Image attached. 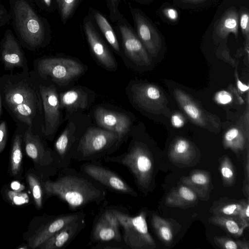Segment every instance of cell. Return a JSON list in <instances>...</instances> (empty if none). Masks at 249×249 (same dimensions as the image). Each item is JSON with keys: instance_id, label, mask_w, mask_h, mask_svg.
I'll return each mask as SVG.
<instances>
[{"instance_id": "obj_1", "label": "cell", "mask_w": 249, "mask_h": 249, "mask_svg": "<svg viewBox=\"0 0 249 249\" xmlns=\"http://www.w3.org/2000/svg\"><path fill=\"white\" fill-rule=\"evenodd\" d=\"M39 85L27 71L0 76L2 103L7 111L16 122L33 129L42 109Z\"/></svg>"}, {"instance_id": "obj_2", "label": "cell", "mask_w": 249, "mask_h": 249, "mask_svg": "<svg viewBox=\"0 0 249 249\" xmlns=\"http://www.w3.org/2000/svg\"><path fill=\"white\" fill-rule=\"evenodd\" d=\"M42 184L45 195L57 197L75 212L90 204H100L107 195L100 184L70 167L60 169L55 180L48 179Z\"/></svg>"}, {"instance_id": "obj_3", "label": "cell", "mask_w": 249, "mask_h": 249, "mask_svg": "<svg viewBox=\"0 0 249 249\" xmlns=\"http://www.w3.org/2000/svg\"><path fill=\"white\" fill-rule=\"evenodd\" d=\"M121 142L115 132L89 128L80 138L73 160L97 162L112 154Z\"/></svg>"}, {"instance_id": "obj_4", "label": "cell", "mask_w": 249, "mask_h": 249, "mask_svg": "<svg viewBox=\"0 0 249 249\" xmlns=\"http://www.w3.org/2000/svg\"><path fill=\"white\" fill-rule=\"evenodd\" d=\"M108 208L123 229V240L127 247L132 249H147L152 247L153 240L148 231L144 211L132 216L124 208L114 206Z\"/></svg>"}, {"instance_id": "obj_5", "label": "cell", "mask_w": 249, "mask_h": 249, "mask_svg": "<svg viewBox=\"0 0 249 249\" xmlns=\"http://www.w3.org/2000/svg\"><path fill=\"white\" fill-rule=\"evenodd\" d=\"M103 160L125 167L133 176L139 189L148 187L152 162L147 150L141 143L135 142L123 154L107 156Z\"/></svg>"}, {"instance_id": "obj_6", "label": "cell", "mask_w": 249, "mask_h": 249, "mask_svg": "<svg viewBox=\"0 0 249 249\" xmlns=\"http://www.w3.org/2000/svg\"><path fill=\"white\" fill-rule=\"evenodd\" d=\"M16 29L21 39L31 47L41 44L44 38L43 22L26 0H16L13 5Z\"/></svg>"}, {"instance_id": "obj_7", "label": "cell", "mask_w": 249, "mask_h": 249, "mask_svg": "<svg viewBox=\"0 0 249 249\" xmlns=\"http://www.w3.org/2000/svg\"><path fill=\"white\" fill-rule=\"evenodd\" d=\"M37 69L42 78H49L59 83L69 82L84 71L83 66L76 61L61 57L41 59L37 63Z\"/></svg>"}, {"instance_id": "obj_8", "label": "cell", "mask_w": 249, "mask_h": 249, "mask_svg": "<svg viewBox=\"0 0 249 249\" xmlns=\"http://www.w3.org/2000/svg\"><path fill=\"white\" fill-rule=\"evenodd\" d=\"M80 172L106 189L117 194L137 196L133 189L119 175L97 161H87L80 166Z\"/></svg>"}, {"instance_id": "obj_9", "label": "cell", "mask_w": 249, "mask_h": 249, "mask_svg": "<svg viewBox=\"0 0 249 249\" xmlns=\"http://www.w3.org/2000/svg\"><path fill=\"white\" fill-rule=\"evenodd\" d=\"M25 152L34 162L43 169L47 175L53 176L59 170L58 163L53 151L46 146L40 138L33 133L31 127H28L23 136Z\"/></svg>"}, {"instance_id": "obj_10", "label": "cell", "mask_w": 249, "mask_h": 249, "mask_svg": "<svg viewBox=\"0 0 249 249\" xmlns=\"http://www.w3.org/2000/svg\"><path fill=\"white\" fill-rule=\"evenodd\" d=\"M39 91L44 112L42 132L50 140L54 135L60 123L59 96L54 85H39Z\"/></svg>"}, {"instance_id": "obj_11", "label": "cell", "mask_w": 249, "mask_h": 249, "mask_svg": "<svg viewBox=\"0 0 249 249\" xmlns=\"http://www.w3.org/2000/svg\"><path fill=\"white\" fill-rule=\"evenodd\" d=\"M120 225L108 207L104 209L99 213L93 225L90 240L93 243L111 241L120 242L122 236Z\"/></svg>"}, {"instance_id": "obj_12", "label": "cell", "mask_w": 249, "mask_h": 249, "mask_svg": "<svg viewBox=\"0 0 249 249\" xmlns=\"http://www.w3.org/2000/svg\"><path fill=\"white\" fill-rule=\"evenodd\" d=\"M86 213L78 211L72 213L62 214L52 217L41 226L28 240L29 247L35 249L70 223L86 217Z\"/></svg>"}, {"instance_id": "obj_13", "label": "cell", "mask_w": 249, "mask_h": 249, "mask_svg": "<svg viewBox=\"0 0 249 249\" xmlns=\"http://www.w3.org/2000/svg\"><path fill=\"white\" fill-rule=\"evenodd\" d=\"M75 130V125L71 122L54 143V152L59 170L69 167L73 160L78 144L74 135Z\"/></svg>"}, {"instance_id": "obj_14", "label": "cell", "mask_w": 249, "mask_h": 249, "mask_svg": "<svg viewBox=\"0 0 249 249\" xmlns=\"http://www.w3.org/2000/svg\"><path fill=\"white\" fill-rule=\"evenodd\" d=\"M94 117L99 125L116 133L121 141L129 131L131 121L124 114L98 107L95 110Z\"/></svg>"}, {"instance_id": "obj_15", "label": "cell", "mask_w": 249, "mask_h": 249, "mask_svg": "<svg viewBox=\"0 0 249 249\" xmlns=\"http://www.w3.org/2000/svg\"><path fill=\"white\" fill-rule=\"evenodd\" d=\"M119 29L123 48L127 57L138 65L148 64L149 58L145 48L132 29L125 23L120 24Z\"/></svg>"}, {"instance_id": "obj_16", "label": "cell", "mask_w": 249, "mask_h": 249, "mask_svg": "<svg viewBox=\"0 0 249 249\" xmlns=\"http://www.w3.org/2000/svg\"><path fill=\"white\" fill-rule=\"evenodd\" d=\"M132 12L140 40L149 53H156L161 46L159 32L138 10L134 9Z\"/></svg>"}, {"instance_id": "obj_17", "label": "cell", "mask_w": 249, "mask_h": 249, "mask_svg": "<svg viewBox=\"0 0 249 249\" xmlns=\"http://www.w3.org/2000/svg\"><path fill=\"white\" fill-rule=\"evenodd\" d=\"M84 30L89 47L96 58L105 68L115 69L117 67L115 60L90 21L84 22Z\"/></svg>"}, {"instance_id": "obj_18", "label": "cell", "mask_w": 249, "mask_h": 249, "mask_svg": "<svg viewBox=\"0 0 249 249\" xmlns=\"http://www.w3.org/2000/svg\"><path fill=\"white\" fill-rule=\"evenodd\" d=\"M86 226L85 217L73 221L41 244L40 249H60L65 248Z\"/></svg>"}, {"instance_id": "obj_19", "label": "cell", "mask_w": 249, "mask_h": 249, "mask_svg": "<svg viewBox=\"0 0 249 249\" xmlns=\"http://www.w3.org/2000/svg\"><path fill=\"white\" fill-rule=\"evenodd\" d=\"M1 57L5 68L8 69L15 67L23 69L26 64V60L21 48L9 30L6 31L2 44Z\"/></svg>"}, {"instance_id": "obj_20", "label": "cell", "mask_w": 249, "mask_h": 249, "mask_svg": "<svg viewBox=\"0 0 249 249\" xmlns=\"http://www.w3.org/2000/svg\"><path fill=\"white\" fill-rule=\"evenodd\" d=\"M23 136L15 133L13 138L10 154L9 171L10 175L15 178H21L23 155L22 142Z\"/></svg>"}, {"instance_id": "obj_21", "label": "cell", "mask_w": 249, "mask_h": 249, "mask_svg": "<svg viewBox=\"0 0 249 249\" xmlns=\"http://www.w3.org/2000/svg\"><path fill=\"white\" fill-rule=\"evenodd\" d=\"M59 99L60 107L68 110L84 109L88 105V95L80 89H72L63 92Z\"/></svg>"}, {"instance_id": "obj_22", "label": "cell", "mask_w": 249, "mask_h": 249, "mask_svg": "<svg viewBox=\"0 0 249 249\" xmlns=\"http://www.w3.org/2000/svg\"><path fill=\"white\" fill-rule=\"evenodd\" d=\"M239 16L235 9H228L220 19L215 28V33L221 38L226 37L230 33L238 34Z\"/></svg>"}, {"instance_id": "obj_23", "label": "cell", "mask_w": 249, "mask_h": 249, "mask_svg": "<svg viewBox=\"0 0 249 249\" xmlns=\"http://www.w3.org/2000/svg\"><path fill=\"white\" fill-rule=\"evenodd\" d=\"M94 16L98 26L106 40L117 52H120V47L115 32L107 19L101 13L94 12Z\"/></svg>"}, {"instance_id": "obj_24", "label": "cell", "mask_w": 249, "mask_h": 249, "mask_svg": "<svg viewBox=\"0 0 249 249\" xmlns=\"http://www.w3.org/2000/svg\"><path fill=\"white\" fill-rule=\"evenodd\" d=\"M26 179L31 190L34 201L37 209L42 208L43 199V189L40 178L34 173H28Z\"/></svg>"}, {"instance_id": "obj_25", "label": "cell", "mask_w": 249, "mask_h": 249, "mask_svg": "<svg viewBox=\"0 0 249 249\" xmlns=\"http://www.w3.org/2000/svg\"><path fill=\"white\" fill-rule=\"evenodd\" d=\"M177 95L182 108L189 117L195 122L202 124L203 122L202 112L200 108L183 93L178 92Z\"/></svg>"}, {"instance_id": "obj_26", "label": "cell", "mask_w": 249, "mask_h": 249, "mask_svg": "<svg viewBox=\"0 0 249 249\" xmlns=\"http://www.w3.org/2000/svg\"><path fill=\"white\" fill-rule=\"evenodd\" d=\"M79 0H63L60 7L61 18L64 22L70 17Z\"/></svg>"}, {"instance_id": "obj_27", "label": "cell", "mask_w": 249, "mask_h": 249, "mask_svg": "<svg viewBox=\"0 0 249 249\" xmlns=\"http://www.w3.org/2000/svg\"><path fill=\"white\" fill-rule=\"evenodd\" d=\"M8 199L16 205H22L28 201L29 198L25 193L16 191H9L6 195Z\"/></svg>"}, {"instance_id": "obj_28", "label": "cell", "mask_w": 249, "mask_h": 249, "mask_svg": "<svg viewBox=\"0 0 249 249\" xmlns=\"http://www.w3.org/2000/svg\"><path fill=\"white\" fill-rule=\"evenodd\" d=\"M8 137V131L6 123L2 121L0 124V154L5 149Z\"/></svg>"}, {"instance_id": "obj_29", "label": "cell", "mask_w": 249, "mask_h": 249, "mask_svg": "<svg viewBox=\"0 0 249 249\" xmlns=\"http://www.w3.org/2000/svg\"><path fill=\"white\" fill-rule=\"evenodd\" d=\"M249 16L248 13L244 12L239 18V24L243 33L248 37L249 31Z\"/></svg>"}, {"instance_id": "obj_30", "label": "cell", "mask_w": 249, "mask_h": 249, "mask_svg": "<svg viewBox=\"0 0 249 249\" xmlns=\"http://www.w3.org/2000/svg\"><path fill=\"white\" fill-rule=\"evenodd\" d=\"M216 102L222 105L229 104L232 100L231 95L227 91L222 90L217 92L215 96Z\"/></svg>"}, {"instance_id": "obj_31", "label": "cell", "mask_w": 249, "mask_h": 249, "mask_svg": "<svg viewBox=\"0 0 249 249\" xmlns=\"http://www.w3.org/2000/svg\"><path fill=\"white\" fill-rule=\"evenodd\" d=\"M225 226L227 230L231 233L236 234L240 231L239 225L232 220H227L225 221Z\"/></svg>"}, {"instance_id": "obj_32", "label": "cell", "mask_w": 249, "mask_h": 249, "mask_svg": "<svg viewBox=\"0 0 249 249\" xmlns=\"http://www.w3.org/2000/svg\"><path fill=\"white\" fill-rule=\"evenodd\" d=\"M181 196L185 199L192 201L195 199L194 194L188 188L182 186L179 189Z\"/></svg>"}, {"instance_id": "obj_33", "label": "cell", "mask_w": 249, "mask_h": 249, "mask_svg": "<svg viewBox=\"0 0 249 249\" xmlns=\"http://www.w3.org/2000/svg\"><path fill=\"white\" fill-rule=\"evenodd\" d=\"M189 147L188 142L184 140H180L176 144L175 151L179 153L182 154L186 151Z\"/></svg>"}, {"instance_id": "obj_34", "label": "cell", "mask_w": 249, "mask_h": 249, "mask_svg": "<svg viewBox=\"0 0 249 249\" xmlns=\"http://www.w3.org/2000/svg\"><path fill=\"white\" fill-rule=\"evenodd\" d=\"M163 13L167 18L172 21H175L178 18L177 11L172 7H168L164 9Z\"/></svg>"}, {"instance_id": "obj_35", "label": "cell", "mask_w": 249, "mask_h": 249, "mask_svg": "<svg viewBox=\"0 0 249 249\" xmlns=\"http://www.w3.org/2000/svg\"><path fill=\"white\" fill-rule=\"evenodd\" d=\"M108 4H109L110 17L116 18L118 16V6L120 0H108Z\"/></svg>"}, {"instance_id": "obj_36", "label": "cell", "mask_w": 249, "mask_h": 249, "mask_svg": "<svg viewBox=\"0 0 249 249\" xmlns=\"http://www.w3.org/2000/svg\"><path fill=\"white\" fill-rule=\"evenodd\" d=\"M160 233L165 241H170L172 238V234L170 229L167 226H163L160 228Z\"/></svg>"}, {"instance_id": "obj_37", "label": "cell", "mask_w": 249, "mask_h": 249, "mask_svg": "<svg viewBox=\"0 0 249 249\" xmlns=\"http://www.w3.org/2000/svg\"><path fill=\"white\" fill-rule=\"evenodd\" d=\"M239 134V130L236 128H232L226 133L225 139L227 142H231L237 138Z\"/></svg>"}, {"instance_id": "obj_38", "label": "cell", "mask_w": 249, "mask_h": 249, "mask_svg": "<svg viewBox=\"0 0 249 249\" xmlns=\"http://www.w3.org/2000/svg\"><path fill=\"white\" fill-rule=\"evenodd\" d=\"M240 210V206L236 204H231L225 207L223 212L226 214H233L237 213Z\"/></svg>"}, {"instance_id": "obj_39", "label": "cell", "mask_w": 249, "mask_h": 249, "mask_svg": "<svg viewBox=\"0 0 249 249\" xmlns=\"http://www.w3.org/2000/svg\"><path fill=\"white\" fill-rule=\"evenodd\" d=\"M171 123L174 127L179 128L184 125V122L180 115L174 114L171 117Z\"/></svg>"}, {"instance_id": "obj_40", "label": "cell", "mask_w": 249, "mask_h": 249, "mask_svg": "<svg viewBox=\"0 0 249 249\" xmlns=\"http://www.w3.org/2000/svg\"><path fill=\"white\" fill-rule=\"evenodd\" d=\"M192 181L198 184H204L207 182L206 177L200 174H195L192 177Z\"/></svg>"}, {"instance_id": "obj_41", "label": "cell", "mask_w": 249, "mask_h": 249, "mask_svg": "<svg viewBox=\"0 0 249 249\" xmlns=\"http://www.w3.org/2000/svg\"><path fill=\"white\" fill-rule=\"evenodd\" d=\"M222 175L226 178H230L233 175L232 171L227 167H224L221 169Z\"/></svg>"}, {"instance_id": "obj_42", "label": "cell", "mask_w": 249, "mask_h": 249, "mask_svg": "<svg viewBox=\"0 0 249 249\" xmlns=\"http://www.w3.org/2000/svg\"><path fill=\"white\" fill-rule=\"evenodd\" d=\"M225 247L227 249H236L237 246L236 244L233 241H228L225 245Z\"/></svg>"}, {"instance_id": "obj_43", "label": "cell", "mask_w": 249, "mask_h": 249, "mask_svg": "<svg viewBox=\"0 0 249 249\" xmlns=\"http://www.w3.org/2000/svg\"><path fill=\"white\" fill-rule=\"evenodd\" d=\"M237 87L242 91H246L249 89V86L242 83L239 80H238L237 82Z\"/></svg>"}, {"instance_id": "obj_44", "label": "cell", "mask_w": 249, "mask_h": 249, "mask_svg": "<svg viewBox=\"0 0 249 249\" xmlns=\"http://www.w3.org/2000/svg\"><path fill=\"white\" fill-rule=\"evenodd\" d=\"M182 1L188 3L197 4L203 2L207 0H181Z\"/></svg>"}, {"instance_id": "obj_45", "label": "cell", "mask_w": 249, "mask_h": 249, "mask_svg": "<svg viewBox=\"0 0 249 249\" xmlns=\"http://www.w3.org/2000/svg\"><path fill=\"white\" fill-rule=\"evenodd\" d=\"M5 12L4 8H2L1 6L0 5V19L4 18V16L6 15Z\"/></svg>"}, {"instance_id": "obj_46", "label": "cell", "mask_w": 249, "mask_h": 249, "mask_svg": "<svg viewBox=\"0 0 249 249\" xmlns=\"http://www.w3.org/2000/svg\"><path fill=\"white\" fill-rule=\"evenodd\" d=\"M2 97H1V95L0 91V117L1 116V111H2Z\"/></svg>"}, {"instance_id": "obj_47", "label": "cell", "mask_w": 249, "mask_h": 249, "mask_svg": "<svg viewBox=\"0 0 249 249\" xmlns=\"http://www.w3.org/2000/svg\"><path fill=\"white\" fill-rule=\"evenodd\" d=\"M17 249H28V247L26 245H20V246H19L17 248Z\"/></svg>"}, {"instance_id": "obj_48", "label": "cell", "mask_w": 249, "mask_h": 249, "mask_svg": "<svg viewBox=\"0 0 249 249\" xmlns=\"http://www.w3.org/2000/svg\"><path fill=\"white\" fill-rule=\"evenodd\" d=\"M246 215L247 217H249V206L248 205L246 210Z\"/></svg>"}, {"instance_id": "obj_49", "label": "cell", "mask_w": 249, "mask_h": 249, "mask_svg": "<svg viewBox=\"0 0 249 249\" xmlns=\"http://www.w3.org/2000/svg\"><path fill=\"white\" fill-rule=\"evenodd\" d=\"M56 1L58 4L59 8H60L62 3L63 0H56Z\"/></svg>"}, {"instance_id": "obj_50", "label": "cell", "mask_w": 249, "mask_h": 249, "mask_svg": "<svg viewBox=\"0 0 249 249\" xmlns=\"http://www.w3.org/2000/svg\"><path fill=\"white\" fill-rule=\"evenodd\" d=\"M45 3L49 6L51 3V0H44Z\"/></svg>"}]
</instances>
